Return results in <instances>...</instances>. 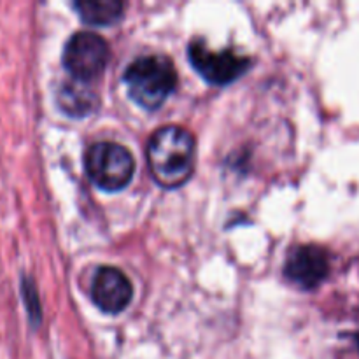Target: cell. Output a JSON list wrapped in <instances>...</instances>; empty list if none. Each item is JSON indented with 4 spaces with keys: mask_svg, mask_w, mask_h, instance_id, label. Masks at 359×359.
<instances>
[{
    "mask_svg": "<svg viewBox=\"0 0 359 359\" xmlns=\"http://www.w3.org/2000/svg\"><path fill=\"white\" fill-rule=\"evenodd\" d=\"M195 139L182 126H161L147 144V165L154 182L174 189L184 184L195 167Z\"/></svg>",
    "mask_w": 359,
    "mask_h": 359,
    "instance_id": "1",
    "label": "cell"
},
{
    "mask_svg": "<svg viewBox=\"0 0 359 359\" xmlns=\"http://www.w3.org/2000/svg\"><path fill=\"white\" fill-rule=\"evenodd\" d=\"M107 62V42L95 32H77L63 49V65L81 83L100 76Z\"/></svg>",
    "mask_w": 359,
    "mask_h": 359,
    "instance_id": "4",
    "label": "cell"
},
{
    "mask_svg": "<svg viewBox=\"0 0 359 359\" xmlns=\"http://www.w3.org/2000/svg\"><path fill=\"white\" fill-rule=\"evenodd\" d=\"M356 342H358V347H359V333H358V337H356Z\"/></svg>",
    "mask_w": 359,
    "mask_h": 359,
    "instance_id": "10",
    "label": "cell"
},
{
    "mask_svg": "<svg viewBox=\"0 0 359 359\" xmlns=\"http://www.w3.org/2000/svg\"><path fill=\"white\" fill-rule=\"evenodd\" d=\"M284 273L294 286L314 290L330 273L328 252L319 245H298L287 256Z\"/></svg>",
    "mask_w": 359,
    "mask_h": 359,
    "instance_id": "6",
    "label": "cell"
},
{
    "mask_svg": "<svg viewBox=\"0 0 359 359\" xmlns=\"http://www.w3.org/2000/svg\"><path fill=\"white\" fill-rule=\"evenodd\" d=\"M123 81L128 95L140 107L158 109L175 90L177 72L167 56L147 55L133 60L125 70Z\"/></svg>",
    "mask_w": 359,
    "mask_h": 359,
    "instance_id": "2",
    "label": "cell"
},
{
    "mask_svg": "<svg viewBox=\"0 0 359 359\" xmlns=\"http://www.w3.org/2000/svg\"><path fill=\"white\" fill-rule=\"evenodd\" d=\"M58 105L65 114L81 118L88 116L97 107V95L84 83H65L58 91Z\"/></svg>",
    "mask_w": 359,
    "mask_h": 359,
    "instance_id": "8",
    "label": "cell"
},
{
    "mask_svg": "<svg viewBox=\"0 0 359 359\" xmlns=\"http://www.w3.org/2000/svg\"><path fill=\"white\" fill-rule=\"evenodd\" d=\"M84 167L95 186L104 191H119L132 181L135 161L125 146L104 140L86 151Z\"/></svg>",
    "mask_w": 359,
    "mask_h": 359,
    "instance_id": "3",
    "label": "cell"
},
{
    "mask_svg": "<svg viewBox=\"0 0 359 359\" xmlns=\"http://www.w3.org/2000/svg\"><path fill=\"white\" fill-rule=\"evenodd\" d=\"M188 56L196 72L210 84H217V86L233 83L249 67V58L238 55L233 49L212 51L202 41H191Z\"/></svg>",
    "mask_w": 359,
    "mask_h": 359,
    "instance_id": "5",
    "label": "cell"
},
{
    "mask_svg": "<svg viewBox=\"0 0 359 359\" xmlns=\"http://www.w3.org/2000/svg\"><path fill=\"white\" fill-rule=\"evenodd\" d=\"M91 297L95 305L107 314H119L128 307L133 297V287L128 277L114 266H102L97 270L91 284Z\"/></svg>",
    "mask_w": 359,
    "mask_h": 359,
    "instance_id": "7",
    "label": "cell"
},
{
    "mask_svg": "<svg viewBox=\"0 0 359 359\" xmlns=\"http://www.w3.org/2000/svg\"><path fill=\"white\" fill-rule=\"evenodd\" d=\"M74 9L88 25H111L121 18L125 6L121 2H76Z\"/></svg>",
    "mask_w": 359,
    "mask_h": 359,
    "instance_id": "9",
    "label": "cell"
}]
</instances>
